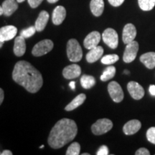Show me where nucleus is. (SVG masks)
<instances>
[{"mask_svg":"<svg viewBox=\"0 0 155 155\" xmlns=\"http://www.w3.org/2000/svg\"><path fill=\"white\" fill-rule=\"evenodd\" d=\"M12 79L28 92H38L43 84L42 74L29 62L21 61L15 64L12 72Z\"/></svg>","mask_w":155,"mask_h":155,"instance_id":"obj_1","label":"nucleus"},{"mask_svg":"<svg viewBox=\"0 0 155 155\" xmlns=\"http://www.w3.org/2000/svg\"><path fill=\"white\" fill-rule=\"evenodd\" d=\"M78 127L70 119H62L53 127L48 137V143L53 149H60L73 141L76 137Z\"/></svg>","mask_w":155,"mask_h":155,"instance_id":"obj_2","label":"nucleus"},{"mask_svg":"<svg viewBox=\"0 0 155 155\" xmlns=\"http://www.w3.org/2000/svg\"><path fill=\"white\" fill-rule=\"evenodd\" d=\"M67 55L71 62H79L82 59L83 50L80 44L75 39H71L67 43Z\"/></svg>","mask_w":155,"mask_h":155,"instance_id":"obj_3","label":"nucleus"},{"mask_svg":"<svg viewBox=\"0 0 155 155\" xmlns=\"http://www.w3.org/2000/svg\"><path fill=\"white\" fill-rule=\"evenodd\" d=\"M113 127V123L108 119H101L91 126V131L95 135H102L109 131Z\"/></svg>","mask_w":155,"mask_h":155,"instance_id":"obj_4","label":"nucleus"},{"mask_svg":"<svg viewBox=\"0 0 155 155\" xmlns=\"http://www.w3.org/2000/svg\"><path fill=\"white\" fill-rule=\"evenodd\" d=\"M53 42L52 40H43L39 42L34 46L32 50V54L35 57H40L49 53L53 48Z\"/></svg>","mask_w":155,"mask_h":155,"instance_id":"obj_5","label":"nucleus"},{"mask_svg":"<svg viewBox=\"0 0 155 155\" xmlns=\"http://www.w3.org/2000/svg\"><path fill=\"white\" fill-rule=\"evenodd\" d=\"M102 39L104 43L111 49H116L119 45V36L115 30L107 28L102 34Z\"/></svg>","mask_w":155,"mask_h":155,"instance_id":"obj_6","label":"nucleus"},{"mask_svg":"<svg viewBox=\"0 0 155 155\" xmlns=\"http://www.w3.org/2000/svg\"><path fill=\"white\" fill-rule=\"evenodd\" d=\"M138 50L139 43L137 41L134 40V41L128 43L126 46L124 53L123 61L127 63L133 62L136 59Z\"/></svg>","mask_w":155,"mask_h":155,"instance_id":"obj_7","label":"nucleus"},{"mask_svg":"<svg viewBox=\"0 0 155 155\" xmlns=\"http://www.w3.org/2000/svg\"><path fill=\"white\" fill-rule=\"evenodd\" d=\"M108 91L111 99L116 103H120L124 98L123 90L120 85L116 81H112L108 84Z\"/></svg>","mask_w":155,"mask_h":155,"instance_id":"obj_8","label":"nucleus"},{"mask_svg":"<svg viewBox=\"0 0 155 155\" xmlns=\"http://www.w3.org/2000/svg\"><path fill=\"white\" fill-rule=\"evenodd\" d=\"M129 94L135 100H140L144 96V89L139 83L135 81H130L127 85Z\"/></svg>","mask_w":155,"mask_h":155,"instance_id":"obj_9","label":"nucleus"},{"mask_svg":"<svg viewBox=\"0 0 155 155\" xmlns=\"http://www.w3.org/2000/svg\"><path fill=\"white\" fill-rule=\"evenodd\" d=\"M17 29L13 25H7L0 29V42H5L6 41L12 40L16 36Z\"/></svg>","mask_w":155,"mask_h":155,"instance_id":"obj_10","label":"nucleus"},{"mask_svg":"<svg viewBox=\"0 0 155 155\" xmlns=\"http://www.w3.org/2000/svg\"><path fill=\"white\" fill-rule=\"evenodd\" d=\"M101 34L97 31H93L86 37L83 41L84 47L88 50H91L98 46L101 40Z\"/></svg>","mask_w":155,"mask_h":155,"instance_id":"obj_11","label":"nucleus"},{"mask_svg":"<svg viewBox=\"0 0 155 155\" xmlns=\"http://www.w3.org/2000/svg\"><path fill=\"white\" fill-rule=\"evenodd\" d=\"M137 36V29L135 26L131 23L127 24L124 26L122 33V40L124 43L128 44L132 42Z\"/></svg>","mask_w":155,"mask_h":155,"instance_id":"obj_12","label":"nucleus"},{"mask_svg":"<svg viewBox=\"0 0 155 155\" xmlns=\"http://www.w3.org/2000/svg\"><path fill=\"white\" fill-rule=\"evenodd\" d=\"M81 74V68L78 65L73 64L66 66L63 71V75L66 79H73L79 77Z\"/></svg>","mask_w":155,"mask_h":155,"instance_id":"obj_13","label":"nucleus"},{"mask_svg":"<svg viewBox=\"0 0 155 155\" xmlns=\"http://www.w3.org/2000/svg\"><path fill=\"white\" fill-rule=\"evenodd\" d=\"M141 127V124L139 120H130L123 127V131L126 135H133L138 132Z\"/></svg>","mask_w":155,"mask_h":155,"instance_id":"obj_14","label":"nucleus"},{"mask_svg":"<svg viewBox=\"0 0 155 155\" xmlns=\"http://www.w3.org/2000/svg\"><path fill=\"white\" fill-rule=\"evenodd\" d=\"M13 51H14L15 55L17 57H21L24 55L26 51V43H25V38L19 35L15 38Z\"/></svg>","mask_w":155,"mask_h":155,"instance_id":"obj_15","label":"nucleus"},{"mask_svg":"<svg viewBox=\"0 0 155 155\" xmlns=\"http://www.w3.org/2000/svg\"><path fill=\"white\" fill-rule=\"evenodd\" d=\"M66 17V10L63 6L56 7L53 12V22L55 25L62 24Z\"/></svg>","mask_w":155,"mask_h":155,"instance_id":"obj_16","label":"nucleus"},{"mask_svg":"<svg viewBox=\"0 0 155 155\" xmlns=\"http://www.w3.org/2000/svg\"><path fill=\"white\" fill-rule=\"evenodd\" d=\"M104 54V48L101 46H96V48L89 50V52L86 55V61L90 63H93L101 58Z\"/></svg>","mask_w":155,"mask_h":155,"instance_id":"obj_17","label":"nucleus"},{"mask_svg":"<svg viewBox=\"0 0 155 155\" xmlns=\"http://www.w3.org/2000/svg\"><path fill=\"white\" fill-rule=\"evenodd\" d=\"M48 20H49V14L48 13V12L45 10L40 12V15H39L35 22V25L37 31L38 32H42L45 28Z\"/></svg>","mask_w":155,"mask_h":155,"instance_id":"obj_18","label":"nucleus"},{"mask_svg":"<svg viewBox=\"0 0 155 155\" xmlns=\"http://www.w3.org/2000/svg\"><path fill=\"white\" fill-rule=\"evenodd\" d=\"M2 7L3 8L4 15L5 16H11L18 8V4L15 0H5L3 2Z\"/></svg>","mask_w":155,"mask_h":155,"instance_id":"obj_19","label":"nucleus"},{"mask_svg":"<svg viewBox=\"0 0 155 155\" xmlns=\"http://www.w3.org/2000/svg\"><path fill=\"white\" fill-rule=\"evenodd\" d=\"M140 61L149 69H153L155 68V53L149 52L140 56Z\"/></svg>","mask_w":155,"mask_h":155,"instance_id":"obj_20","label":"nucleus"},{"mask_svg":"<svg viewBox=\"0 0 155 155\" xmlns=\"http://www.w3.org/2000/svg\"><path fill=\"white\" fill-rule=\"evenodd\" d=\"M90 8L94 16H101L104 12V0H91L90 3Z\"/></svg>","mask_w":155,"mask_h":155,"instance_id":"obj_21","label":"nucleus"},{"mask_svg":"<svg viewBox=\"0 0 155 155\" xmlns=\"http://www.w3.org/2000/svg\"><path fill=\"white\" fill-rule=\"evenodd\" d=\"M86 96L84 94H81L78 95V96L75 97L72 101L65 106V110L67 111H73V110L77 108L78 106L82 105L83 103H84L85 100H86Z\"/></svg>","mask_w":155,"mask_h":155,"instance_id":"obj_22","label":"nucleus"},{"mask_svg":"<svg viewBox=\"0 0 155 155\" xmlns=\"http://www.w3.org/2000/svg\"><path fill=\"white\" fill-rule=\"evenodd\" d=\"M81 83L83 88L90 89L96 84V79L92 75H83L81 78Z\"/></svg>","mask_w":155,"mask_h":155,"instance_id":"obj_23","label":"nucleus"},{"mask_svg":"<svg viewBox=\"0 0 155 155\" xmlns=\"http://www.w3.org/2000/svg\"><path fill=\"white\" fill-rule=\"evenodd\" d=\"M116 68L114 66H108L105 69V71H104L103 74L101 75V80L104 82H106L110 79H111L112 78L114 77V75L116 74Z\"/></svg>","mask_w":155,"mask_h":155,"instance_id":"obj_24","label":"nucleus"},{"mask_svg":"<svg viewBox=\"0 0 155 155\" xmlns=\"http://www.w3.org/2000/svg\"><path fill=\"white\" fill-rule=\"evenodd\" d=\"M139 6L143 11H150L155 6V0H138Z\"/></svg>","mask_w":155,"mask_h":155,"instance_id":"obj_25","label":"nucleus"},{"mask_svg":"<svg viewBox=\"0 0 155 155\" xmlns=\"http://www.w3.org/2000/svg\"><path fill=\"white\" fill-rule=\"evenodd\" d=\"M119 60V57L116 54H110L101 58V63L104 65H112Z\"/></svg>","mask_w":155,"mask_h":155,"instance_id":"obj_26","label":"nucleus"},{"mask_svg":"<svg viewBox=\"0 0 155 155\" xmlns=\"http://www.w3.org/2000/svg\"><path fill=\"white\" fill-rule=\"evenodd\" d=\"M81 152V145L78 142H73L68 147L66 151V155H78Z\"/></svg>","mask_w":155,"mask_h":155,"instance_id":"obj_27","label":"nucleus"},{"mask_svg":"<svg viewBox=\"0 0 155 155\" xmlns=\"http://www.w3.org/2000/svg\"><path fill=\"white\" fill-rule=\"evenodd\" d=\"M36 32H37V30H36L35 26H31V27H29L28 28L25 29V30L21 31L20 35L22 36L23 38H30V37H32V35H34Z\"/></svg>","mask_w":155,"mask_h":155,"instance_id":"obj_28","label":"nucleus"},{"mask_svg":"<svg viewBox=\"0 0 155 155\" xmlns=\"http://www.w3.org/2000/svg\"><path fill=\"white\" fill-rule=\"evenodd\" d=\"M147 140L152 143L153 144H155V127H150L147 131Z\"/></svg>","mask_w":155,"mask_h":155,"instance_id":"obj_29","label":"nucleus"},{"mask_svg":"<svg viewBox=\"0 0 155 155\" xmlns=\"http://www.w3.org/2000/svg\"><path fill=\"white\" fill-rule=\"evenodd\" d=\"M97 155H108V147L106 145H103L99 148L98 152L96 153Z\"/></svg>","mask_w":155,"mask_h":155,"instance_id":"obj_30","label":"nucleus"},{"mask_svg":"<svg viewBox=\"0 0 155 155\" xmlns=\"http://www.w3.org/2000/svg\"><path fill=\"white\" fill-rule=\"evenodd\" d=\"M43 0H28L29 5L32 8H36L42 2Z\"/></svg>","mask_w":155,"mask_h":155,"instance_id":"obj_31","label":"nucleus"},{"mask_svg":"<svg viewBox=\"0 0 155 155\" xmlns=\"http://www.w3.org/2000/svg\"><path fill=\"white\" fill-rule=\"evenodd\" d=\"M135 154L136 155H150V151L147 150V149L142 147V148L139 149V150L135 152Z\"/></svg>","mask_w":155,"mask_h":155,"instance_id":"obj_32","label":"nucleus"},{"mask_svg":"<svg viewBox=\"0 0 155 155\" xmlns=\"http://www.w3.org/2000/svg\"><path fill=\"white\" fill-rule=\"evenodd\" d=\"M124 0H108V2L113 7H119L124 3Z\"/></svg>","mask_w":155,"mask_h":155,"instance_id":"obj_33","label":"nucleus"},{"mask_svg":"<svg viewBox=\"0 0 155 155\" xmlns=\"http://www.w3.org/2000/svg\"><path fill=\"white\" fill-rule=\"evenodd\" d=\"M149 91H150L151 95L155 96V85H151L150 86V88H149Z\"/></svg>","mask_w":155,"mask_h":155,"instance_id":"obj_34","label":"nucleus"},{"mask_svg":"<svg viewBox=\"0 0 155 155\" xmlns=\"http://www.w3.org/2000/svg\"><path fill=\"white\" fill-rule=\"evenodd\" d=\"M4 97H5V95H4V91L2 88H0V104H2L4 101Z\"/></svg>","mask_w":155,"mask_h":155,"instance_id":"obj_35","label":"nucleus"},{"mask_svg":"<svg viewBox=\"0 0 155 155\" xmlns=\"http://www.w3.org/2000/svg\"><path fill=\"white\" fill-rule=\"evenodd\" d=\"M1 155H12V152L9 150H4L1 153Z\"/></svg>","mask_w":155,"mask_h":155,"instance_id":"obj_36","label":"nucleus"},{"mask_svg":"<svg viewBox=\"0 0 155 155\" xmlns=\"http://www.w3.org/2000/svg\"><path fill=\"white\" fill-rule=\"evenodd\" d=\"M69 86H70V87H71V88L72 89V90H75V83L74 82V81H71V82L69 83Z\"/></svg>","mask_w":155,"mask_h":155,"instance_id":"obj_37","label":"nucleus"},{"mask_svg":"<svg viewBox=\"0 0 155 155\" xmlns=\"http://www.w3.org/2000/svg\"><path fill=\"white\" fill-rule=\"evenodd\" d=\"M49 3H51V4H53V3H56L57 2H58V0H47Z\"/></svg>","mask_w":155,"mask_h":155,"instance_id":"obj_38","label":"nucleus"},{"mask_svg":"<svg viewBox=\"0 0 155 155\" xmlns=\"http://www.w3.org/2000/svg\"><path fill=\"white\" fill-rule=\"evenodd\" d=\"M4 14V10L2 7H0V15H2Z\"/></svg>","mask_w":155,"mask_h":155,"instance_id":"obj_39","label":"nucleus"},{"mask_svg":"<svg viewBox=\"0 0 155 155\" xmlns=\"http://www.w3.org/2000/svg\"><path fill=\"white\" fill-rule=\"evenodd\" d=\"M124 74H127V75H129V71H128V70H125L124 71Z\"/></svg>","mask_w":155,"mask_h":155,"instance_id":"obj_40","label":"nucleus"},{"mask_svg":"<svg viewBox=\"0 0 155 155\" xmlns=\"http://www.w3.org/2000/svg\"><path fill=\"white\" fill-rule=\"evenodd\" d=\"M25 0H17V2L18 3H22V2H24Z\"/></svg>","mask_w":155,"mask_h":155,"instance_id":"obj_41","label":"nucleus"},{"mask_svg":"<svg viewBox=\"0 0 155 155\" xmlns=\"http://www.w3.org/2000/svg\"><path fill=\"white\" fill-rule=\"evenodd\" d=\"M82 155H90V154H88V153H84V154H83Z\"/></svg>","mask_w":155,"mask_h":155,"instance_id":"obj_42","label":"nucleus"},{"mask_svg":"<svg viewBox=\"0 0 155 155\" xmlns=\"http://www.w3.org/2000/svg\"><path fill=\"white\" fill-rule=\"evenodd\" d=\"M40 149H42V148H44V145H41V146L40 147Z\"/></svg>","mask_w":155,"mask_h":155,"instance_id":"obj_43","label":"nucleus"}]
</instances>
